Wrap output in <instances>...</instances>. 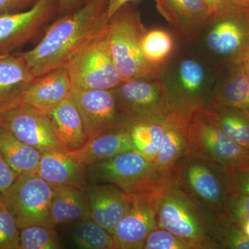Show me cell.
I'll use <instances>...</instances> for the list:
<instances>
[{
	"label": "cell",
	"instance_id": "cell-1",
	"mask_svg": "<svg viewBox=\"0 0 249 249\" xmlns=\"http://www.w3.org/2000/svg\"><path fill=\"white\" fill-rule=\"evenodd\" d=\"M107 8V0H87L54 22L34 49L18 53L37 78L66 66L106 30Z\"/></svg>",
	"mask_w": 249,
	"mask_h": 249
},
{
	"label": "cell",
	"instance_id": "cell-2",
	"mask_svg": "<svg viewBox=\"0 0 249 249\" xmlns=\"http://www.w3.org/2000/svg\"><path fill=\"white\" fill-rule=\"evenodd\" d=\"M188 152L229 171L249 168V150L229 138L212 111L199 103L184 101Z\"/></svg>",
	"mask_w": 249,
	"mask_h": 249
},
{
	"label": "cell",
	"instance_id": "cell-3",
	"mask_svg": "<svg viewBox=\"0 0 249 249\" xmlns=\"http://www.w3.org/2000/svg\"><path fill=\"white\" fill-rule=\"evenodd\" d=\"M170 183L214 215L227 213L233 196L230 171L190 152L175 165Z\"/></svg>",
	"mask_w": 249,
	"mask_h": 249
},
{
	"label": "cell",
	"instance_id": "cell-4",
	"mask_svg": "<svg viewBox=\"0 0 249 249\" xmlns=\"http://www.w3.org/2000/svg\"><path fill=\"white\" fill-rule=\"evenodd\" d=\"M129 4L116 11L106 27L114 65L124 81L160 78L162 71L150 65L142 52V37L147 29L139 11Z\"/></svg>",
	"mask_w": 249,
	"mask_h": 249
},
{
	"label": "cell",
	"instance_id": "cell-5",
	"mask_svg": "<svg viewBox=\"0 0 249 249\" xmlns=\"http://www.w3.org/2000/svg\"><path fill=\"white\" fill-rule=\"evenodd\" d=\"M215 216L172 183L160 191L157 227L182 237L196 249H217L211 235Z\"/></svg>",
	"mask_w": 249,
	"mask_h": 249
},
{
	"label": "cell",
	"instance_id": "cell-6",
	"mask_svg": "<svg viewBox=\"0 0 249 249\" xmlns=\"http://www.w3.org/2000/svg\"><path fill=\"white\" fill-rule=\"evenodd\" d=\"M86 178L89 183H109L134 196L160 191L170 183L153 162L135 150L88 167Z\"/></svg>",
	"mask_w": 249,
	"mask_h": 249
},
{
	"label": "cell",
	"instance_id": "cell-7",
	"mask_svg": "<svg viewBox=\"0 0 249 249\" xmlns=\"http://www.w3.org/2000/svg\"><path fill=\"white\" fill-rule=\"evenodd\" d=\"M65 67L73 89H114L124 82L111 56L106 29Z\"/></svg>",
	"mask_w": 249,
	"mask_h": 249
},
{
	"label": "cell",
	"instance_id": "cell-8",
	"mask_svg": "<svg viewBox=\"0 0 249 249\" xmlns=\"http://www.w3.org/2000/svg\"><path fill=\"white\" fill-rule=\"evenodd\" d=\"M55 192V187L36 174H30L19 175L1 196L19 229L34 224L53 227L51 221V206Z\"/></svg>",
	"mask_w": 249,
	"mask_h": 249
},
{
	"label": "cell",
	"instance_id": "cell-9",
	"mask_svg": "<svg viewBox=\"0 0 249 249\" xmlns=\"http://www.w3.org/2000/svg\"><path fill=\"white\" fill-rule=\"evenodd\" d=\"M114 91L128 121L165 116L178 106L160 78L125 80Z\"/></svg>",
	"mask_w": 249,
	"mask_h": 249
},
{
	"label": "cell",
	"instance_id": "cell-10",
	"mask_svg": "<svg viewBox=\"0 0 249 249\" xmlns=\"http://www.w3.org/2000/svg\"><path fill=\"white\" fill-rule=\"evenodd\" d=\"M56 13L58 0H36L24 11L0 14V54L11 53L32 40Z\"/></svg>",
	"mask_w": 249,
	"mask_h": 249
},
{
	"label": "cell",
	"instance_id": "cell-11",
	"mask_svg": "<svg viewBox=\"0 0 249 249\" xmlns=\"http://www.w3.org/2000/svg\"><path fill=\"white\" fill-rule=\"evenodd\" d=\"M211 22L206 43L214 53L227 59V65L249 50V9L232 4Z\"/></svg>",
	"mask_w": 249,
	"mask_h": 249
},
{
	"label": "cell",
	"instance_id": "cell-12",
	"mask_svg": "<svg viewBox=\"0 0 249 249\" xmlns=\"http://www.w3.org/2000/svg\"><path fill=\"white\" fill-rule=\"evenodd\" d=\"M0 124L21 142L40 152L66 151L55 137L47 115L22 101L0 111Z\"/></svg>",
	"mask_w": 249,
	"mask_h": 249
},
{
	"label": "cell",
	"instance_id": "cell-13",
	"mask_svg": "<svg viewBox=\"0 0 249 249\" xmlns=\"http://www.w3.org/2000/svg\"><path fill=\"white\" fill-rule=\"evenodd\" d=\"M83 121L88 137L127 126L114 89H72L71 95Z\"/></svg>",
	"mask_w": 249,
	"mask_h": 249
},
{
	"label": "cell",
	"instance_id": "cell-14",
	"mask_svg": "<svg viewBox=\"0 0 249 249\" xmlns=\"http://www.w3.org/2000/svg\"><path fill=\"white\" fill-rule=\"evenodd\" d=\"M162 189L133 195L128 212L111 234L116 249H142L147 235L157 227L158 201Z\"/></svg>",
	"mask_w": 249,
	"mask_h": 249
},
{
	"label": "cell",
	"instance_id": "cell-15",
	"mask_svg": "<svg viewBox=\"0 0 249 249\" xmlns=\"http://www.w3.org/2000/svg\"><path fill=\"white\" fill-rule=\"evenodd\" d=\"M89 202V218L112 234L128 212L133 195L109 183H89L85 188Z\"/></svg>",
	"mask_w": 249,
	"mask_h": 249
},
{
	"label": "cell",
	"instance_id": "cell-16",
	"mask_svg": "<svg viewBox=\"0 0 249 249\" xmlns=\"http://www.w3.org/2000/svg\"><path fill=\"white\" fill-rule=\"evenodd\" d=\"M188 152L184 102L169 113L168 124L153 163L160 175L170 182L175 165Z\"/></svg>",
	"mask_w": 249,
	"mask_h": 249
},
{
	"label": "cell",
	"instance_id": "cell-17",
	"mask_svg": "<svg viewBox=\"0 0 249 249\" xmlns=\"http://www.w3.org/2000/svg\"><path fill=\"white\" fill-rule=\"evenodd\" d=\"M72 89L67 69L60 67L37 78L24 91L22 101L46 115L70 98Z\"/></svg>",
	"mask_w": 249,
	"mask_h": 249
},
{
	"label": "cell",
	"instance_id": "cell-18",
	"mask_svg": "<svg viewBox=\"0 0 249 249\" xmlns=\"http://www.w3.org/2000/svg\"><path fill=\"white\" fill-rule=\"evenodd\" d=\"M160 14L186 37L193 36L207 23L213 15L204 0H155Z\"/></svg>",
	"mask_w": 249,
	"mask_h": 249
},
{
	"label": "cell",
	"instance_id": "cell-19",
	"mask_svg": "<svg viewBox=\"0 0 249 249\" xmlns=\"http://www.w3.org/2000/svg\"><path fill=\"white\" fill-rule=\"evenodd\" d=\"M36 175L55 188L71 186L85 189L88 184L86 168L65 150L41 152Z\"/></svg>",
	"mask_w": 249,
	"mask_h": 249
},
{
	"label": "cell",
	"instance_id": "cell-20",
	"mask_svg": "<svg viewBox=\"0 0 249 249\" xmlns=\"http://www.w3.org/2000/svg\"><path fill=\"white\" fill-rule=\"evenodd\" d=\"M37 78L19 53L0 54V111L21 102Z\"/></svg>",
	"mask_w": 249,
	"mask_h": 249
},
{
	"label": "cell",
	"instance_id": "cell-21",
	"mask_svg": "<svg viewBox=\"0 0 249 249\" xmlns=\"http://www.w3.org/2000/svg\"><path fill=\"white\" fill-rule=\"evenodd\" d=\"M134 150L126 127L96 134L78 150L67 152L83 168H87L114 156Z\"/></svg>",
	"mask_w": 249,
	"mask_h": 249
},
{
	"label": "cell",
	"instance_id": "cell-22",
	"mask_svg": "<svg viewBox=\"0 0 249 249\" xmlns=\"http://www.w3.org/2000/svg\"><path fill=\"white\" fill-rule=\"evenodd\" d=\"M46 115L55 137L67 152L78 150L88 142L84 121L71 96Z\"/></svg>",
	"mask_w": 249,
	"mask_h": 249
},
{
	"label": "cell",
	"instance_id": "cell-23",
	"mask_svg": "<svg viewBox=\"0 0 249 249\" xmlns=\"http://www.w3.org/2000/svg\"><path fill=\"white\" fill-rule=\"evenodd\" d=\"M168 114L129 121L126 126L134 150L152 162L166 130Z\"/></svg>",
	"mask_w": 249,
	"mask_h": 249
},
{
	"label": "cell",
	"instance_id": "cell-24",
	"mask_svg": "<svg viewBox=\"0 0 249 249\" xmlns=\"http://www.w3.org/2000/svg\"><path fill=\"white\" fill-rule=\"evenodd\" d=\"M85 218H89V202L85 188L56 187L51 206L52 225L56 227Z\"/></svg>",
	"mask_w": 249,
	"mask_h": 249
},
{
	"label": "cell",
	"instance_id": "cell-25",
	"mask_svg": "<svg viewBox=\"0 0 249 249\" xmlns=\"http://www.w3.org/2000/svg\"><path fill=\"white\" fill-rule=\"evenodd\" d=\"M227 70L214 91L212 102L249 111V83L240 62L227 66Z\"/></svg>",
	"mask_w": 249,
	"mask_h": 249
},
{
	"label": "cell",
	"instance_id": "cell-26",
	"mask_svg": "<svg viewBox=\"0 0 249 249\" xmlns=\"http://www.w3.org/2000/svg\"><path fill=\"white\" fill-rule=\"evenodd\" d=\"M0 152L18 175L37 173L41 152L0 127Z\"/></svg>",
	"mask_w": 249,
	"mask_h": 249
},
{
	"label": "cell",
	"instance_id": "cell-27",
	"mask_svg": "<svg viewBox=\"0 0 249 249\" xmlns=\"http://www.w3.org/2000/svg\"><path fill=\"white\" fill-rule=\"evenodd\" d=\"M209 108L222 132L232 142L249 150V111L212 101Z\"/></svg>",
	"mask_w": 249,
	"mask_h": 249
},
{
	"label": "cell",
	"instance_id": "cell-28",
	"mask_svg": "<svg viewBox=\"0 0 249 249\" xmlns=\"http://www.w3.org/2000/svg\"><path fill=\"white\" fill-rule=\"evenodd\" d=\"M70 237L78 249H116L112 235L91 218L77 221Z\"/></svg>",
	"mask_w": 249,
	"mask_h": 249
},
{
	"label": "cell",
	"instance_id": "cell-29",
	"mask_svg": "<svg viewBox=\"0 0 249 249\" xmlns=\"http://www.w3.org/2000/svg\"><path fill=\"white\" fill-rule=\"evenodd\" d=\"M174 48L173 37L163 29L146 30L142 40V53L147 62L162 71Z\"/></svg>",
	"mask_w": 249,
	"mask_h": 249
},
{
	"label": "cell",
	"instance_id": "cell-30",
	"mask_svg": "<svg viewBox=\"0 0 249 249\" xmlns=\"http://www.w3.org/2000/svg\"><path fill=\"white\" fill-rule=\"evenodd\" d=\"M211 235L217 249H249V236L226 213L214 217Z\"/></svg>",
	"mask_w": 249,
	"mask_h": 249
},
{
	"label": "cell",
	"instance_id": "cell-31",
	"mask_svg": "<svg viewBox=\"0 0 249 249\" xmlns=\"http://www.w3.org/2000/svg\"><path fill=\"white\" fill-rule=\"evenodd\" d=\"M19 249L62 248L55 227L34 224L19 229Z\"/></svg>",
	"mask_w": 249,
	"mask_h": 249
},
{
	"label": "cell",
	"instance_id": "cell-32",
	"mask_svg": "<svg viewBox=\"0 0 249 249\" xmlns=\"http://www.w3.org/2000/svg\"><path fill=\"white\" fill-rule=\"evenodd\" d=\"M19 231L12 213L1 197L0 249H19Z\"/></svg>",
	"mask_w": 249,
	"mask_h": 249
},
{
	"label": "cell",
	"instance_id": "cell-33",
	"mask_svg": "<svg viewBox=\"0 0 249 249\" xmlns=\"http://www.w3.org/2000/svg\"><path fill=\"white\" fill-rule=\"evenodd\" d=\"M142 249H196V246L165 229L156 227L150 232Z\"/></svg>",
	"mask_w": 249,
	"mask_h": 249
},
{
	"label": "cell",
	"instance_id": "cell-34",
	"mask_svg": "<svg viewBox=\"0 0 249 249\" xmlns=\"http://www.w3.org/2000/svg\"><path fill=\"white\" fill-rule=\"evenodd\" d=\"M179 78L185 91L191 93L196 92L204 82V69L196 60H183L179 67Z\"/></svg>",
	"mask_w": 249,
	"mask_h": 249
},
{
	"label": "cell",
	"instance_id": "cell-35",
	"mask_svg": "<svg viewBox=\"0 0 249 249\" xmlns=\"http://www.w3.org/2000/svg\"><path fill=\"white\" fill-rule=\"evenodd\" d=\"M234 222L242 225L249 221V195L237 194L232 196L226 213Z\"/></svg>",
	"mask_w": 249,
	"mask_h": 249
},
{
	"label": "cell",
	"instance_id": "cell-36",
	"mask_svg": "<svg viewBox=\"0 0 249 249\" xmlns=\"http://www.w3.org/2000/svg\"><path fill=\"white\" fill-rule=\"evenodd\" d=\"M19 175L0 152V196L4 194L16 181Z\"/></svg>",
	"mask_w": 249,
	"mask_h": 249
},
{
	"label": "cell",
	"instance_id": "cell-37",
	"mask_svg": "<svg viewBox=\"0 0 249 249\" xmlns=\"http://www.w3.org/2000/svg\"><path fill=\"white\" fill-rule=\"evenodd\" d=\"M230 181L232 195H249V168L230 171Z\"/></svg>",
	"mask_w": 249,
	"mask_h": 249
},
{
	"label": "cell",
	"instance_id": "cell-38",
	"mask_svg": "<svg viewBox=\"0 0 249 249\" xmlns=\"http://www.w3.org/2000/svg\"><path fill=\"white\" fill-rule=\"evenodd\" d=\"M36 0H0V14L18 12L31 7Z\"/></svg>",
	"mask_w": 249,
	"mask_h": 249
},
{
	"label": "cell",
	"instance_id": "cell-39",
	"mask_svg": "<svg viewBox=\"0 0 249 249\" xmlns=\"http://www.w3.org/2000/svg\"><path fill=\"white\" fill-rule=\"evenodd\" d=\"M204 1L211 10L213 17L221 14L232 5L231 0H204Z\"/></svg>",
	"mask_w": 249,
	"mask_h": 249
},
{
	"label": "cell",
	"instance_id": "cell-40",
	"mask_svg": "<svg viewBox=\"0 0 249 249\" xmlns=\"http://www.w3.org/2000/svg\"><path fill=\"white\" fill-rule=\"evenodd\" d=\"M84 0H58V13L68 14L76 9Z\"/></svg>",
	"mask_w": 249,
	"mask_h": 249
},
{
	"label": "cell",
	"instance_id": "cell-41",
	"mask_svg": "<svg viewBox=\"0 0 249 249\" xmlns=\"http://www.w3.org/2000/svg\"><path fill=\"white\" fill-rule=\"evenodd\" d=\"M134 1H135V0H107V18L108 20L122 6Z\"/></svg>",
	"mask_w": 249,
	"mask_h": 249
},
{
	"label": "cell",
	"instance_id": "cell-42",
	"mask_svg": "<svg viewBox=\"0 0 249 249\" xmlns=\"http://www.w3.org/2000/svg\"><path fill=\"white\" fill-rule=\"evenodd\" d=\"M237 61L240 62L249 83V50L244 53ZM236 62V61H235Z\"/></svg>",
	"mask_w": 249,
	"mask_h": 249
},
{
	"label": "cell",
	"instance_id": "cell-43",
	"mask_svg": "<svg viewBox=\"0 0 249 249\" xmlns=\"http://www.w3.org/2000/svg\"><path fill=\"white\" fill-rule=\"evenodd\" d=\"M232 4L245 9H249V0H231Z\"/></svg>",
	"mask_w": 249,
	"mask_h": 249
},
{
	"label": "cell",
	"instance_id": "cell-44",
	"mask_svg": "<svg viewBox=\"0 0 249 249\" xmlns=\"http://www.w3.org/2000/svg\"><path fill=\"white\" fill-rule=\"evenodd\" d=\"M240 227L242 228V231H243L246 235H248L249 237V222H245V224H242Z\"/></svg>",
	"mask_w": 249,
	"mask_h": 249
},
{
	"label": "cell",
	"instance_id": "cell-45",
	"mask_svg": "<svg viewBox=\"0 0 249 249\" xmlns=\"http://www.w3.org/2000/svg\"><path fill=\"white\" fill-rule=\"evenodd\" d=\"M1 196H0V199H1Z\"/></svg>",
	"mask_w": 249,
	"mask_h": 249
},
{
	"label": "cell",
	"instance_id": "cell-46",
	"mask_svg": "<svg viewBox=\"0 0 249 249\" xmlns=\"http://www.w3.org/2000/svg\"><path fill=\"white\" fill-rule=\"evenodd\" d=\"M0 127H1V124H0Z\"/></svg>",
	"mask_w": 249,
	"mask_h": 249
}]
</instances>
